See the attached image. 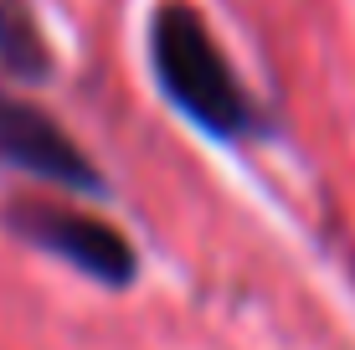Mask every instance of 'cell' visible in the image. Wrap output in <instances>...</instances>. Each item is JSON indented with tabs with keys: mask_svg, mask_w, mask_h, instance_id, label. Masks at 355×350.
I'll return each instance as SVG.
<instances>
[{
	"mask_svg": "<svg viewBox=\"0 0 355 350\" xmlns=\"http://www.w3.org/2000/svg\"><path fill=\"white\" fill-rule=\"evenodd\" d=\"M150 78L160 98L201 139L227 144V150H248L258 139H273V119L252 98V88L237 78L222 36L206 21L201 6L191 0H160L150 10Z\"/></svg>",
	"mask_w": 355,
	"mask_h": 350,
	"instance_id": "obj_1",
	"label": "cell"
},
{
	"mask_svg": "<svg viewBox=\"0 0 355 350\" xmlns=\"http://www.w3.org/2000/svg\"><path fill=\"white\" fill-rule=\"evenodd\" d=\"M0 227L16 243H26L46 258L67 263L72 273L93 279L98 288L124 294L139 279V247L124 227H114L108 216H98L78 201H57V196H10L0 207Z\"/></svg>",
	"mask_w": 355,
	"mask_h": 350,
	"instance_id": "obj_2",
	"label": "cell"
},
{
	"mask_svg": "<svg viewBox=\"0 0 355 350\" xmlns=\"http://www.w3.org/2000/svg\"><path fill=\"white\" fill-rule=\"evenodd\" d=\"M0 170L26 175L36 186H52L72 201L78 196L103 201L114 191L103 165L83 150V139L67 134L52 108H42L36 98L16 93L10 82H0Z\"/></svg>",
	"mask_w": 355,
	"mask_h": 350,
	"instance_id": "obj_3",
	"label": "cell"
},
{
	"mask_svg": "<svg viewBox=\"0 0 355 350\" xmlns=\"http://www.w3.org/2000/svg\"><path fill=\"white\" fill-rule=\"evenodd\" d=\"M52 67L57 57L31 0H0V72L16 82H46Z\"/></svg>",
	"mask_w": 355,
	"mask_h": 350,
	"instance_id": "obj_4",
	"label": "cell"
}]
</instances>
